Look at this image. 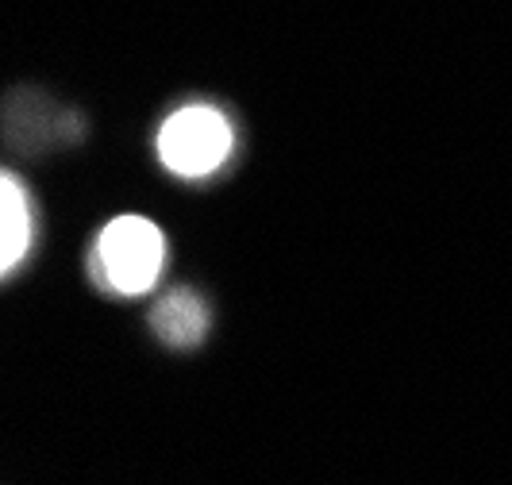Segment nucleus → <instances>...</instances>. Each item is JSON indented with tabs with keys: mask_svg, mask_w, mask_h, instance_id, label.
<instances>
[{
	"mask_svg": "<svg viewBox=\"0 0 512 485\" xmlns=\"http://www.w3.org/2000/svg\"><path fill=\"white\" fill-rule=\"evenodd\" d=\"M31 247V205L24 185L12 174H0V278L24 262Z\"/></svg>",
	"mask_w": 512,
	"mask_h": 485,
	"instance_id": "obj_4",
	"label": "nucleus"
},
{
	"mask_svg": "<svg viewBox=\"0 0 512 485\" xmlns=\"http://www.w3.org/2000/svg\"><path fill=\"white\" fill-rule=\"evenodd\" d=\"M235 131L212 104H185L158 128V158L178 178H208L228 162Z\"/></svg>",
	"mask_w": 512,
	"mask_h": 485,
	"instance_id": "obj_2",
	"label": "nucleus"
},
{
	"mask_svg": "<svg viewBox=\"0 0 512 485\" xmlns=\"http://www.w3.org/2000/svg\"><path fill=\"white\" fill-rule=\"evenodd\" d=\"M208 305L201 301V293L193 289H170L151 312V328L154 335L166 343V347H197L208 335Z\"/></svg>",
	"mask_w": 512,
	"mask_h": 485,
	"instance_id": "obj_3",
	"label": "nucleus"
},
{
	"mask_svg": "<svg viewBox=\"0 0 512 485\" xmlns=\"http://www.w3.org/2000/svg\"><path fill=\"white\" fill-rule=\"evenodd\" d=\"M93 262H97L101 285L124 293V297H139V293L154 289V281L162 278L166 235L147 216H116L97 235Z\"/></svg>",
	"mask_w": 512,
	"mask_h": 485,
	"instance_id": "obj_1",
	"label": "nucleus"
}]
</instances>
